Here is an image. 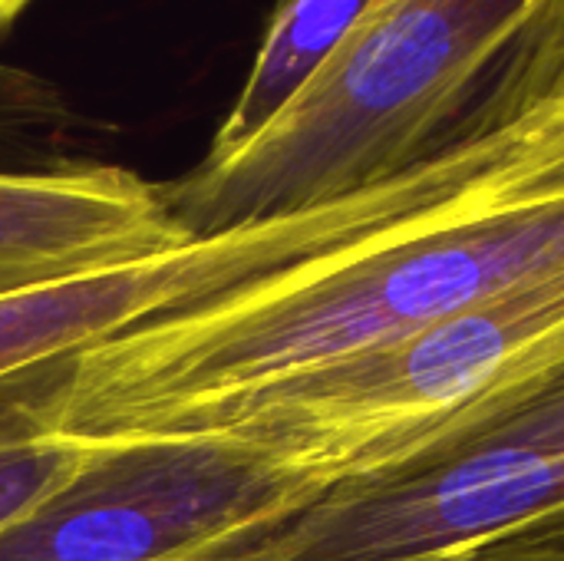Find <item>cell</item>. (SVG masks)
<instances>
[{
  "label": "cell",
  "mask_w": 564,
  "mask_h": 561,
  "mask_svg": "<svg viewBox=\"0 0 564 561\" xmlns=\"http://www.w3.org/2000/svg\"><path fill=\"white\" fill-rule=\"evenodd\" d=\"M564 268V93L393 179L321 205L274 271L59 364L46 423L76 443L139 436Z\"/></svg>",
  "instance_id": "cell-1"
},
{
  "label": "cell",
  "mask_w": 564,
  "mask_h": 561,
  "mask_svg": "<svg viewBox=\"0 0 564 561\" xmlns=\"http://www.w3.org/2000/svg\"><path fill=\"white\" fill-rule=\"evenodd\" d=\"M564 93V0H370L245 149L162 182L188 238L393 179Z\"/></svg>",
  "instance_id": "cell-2"
},
{
  "label": "cell",
  "mask_w": 564,
  "mask_h": 561,
  "mask_svg": "<svg viewBox=\"0 0 564 561\" xmlns=\"http://www.w3.org/2000/svg\"><path fill=\"white\" fill-rule=\"evenodd\" d=\"M558 370L564 268L393 344L178 413L139 436L231 433L271 450L327 496L486 427Z\"/></svg>",
  "instance_id": "cell-3"
},
{
  "label": "cell",
  "mask_w": 564,
  "mask_h": 561,
  "mask_svg": "<svg viewBox=\"0 0 564 561\" xmlns=\"http://www.w3.org/2000/svg\"><path fill=\"white\" fill-rule=\"evenodd\" d=\"M317 503L271 450L175 430L89 443L86 460L0 529V561H212Z\"/></svg>",
  "instance_id": "cell-4"
},
{
  "label": "cell",
  "mask_w": 564,
  "mask_h": 561,
  "mask_svg": "<svg viewBox=\"0 0 564 561\" xmlns=\"http://www.w3.org/2000/svg\"><path fill=\"white\" fill-rule=\"evenodd\" d=\"M564 516V370L486 427L212 561H459Z\"/></svg>",
  "instance_id": "cell-5"
},
{
  "label": "cell",
  "mask_w": 564,
  "mask_h": 561,
  "mask_svg": "<svg viewBox=\"0 0 564 561\" xmlns=\"http://www.w3.org/2000/svg\"><path fill=\"white\" fill-rule=\"evenodd\" d=\"M317 208L185 241L145 261L0 298V380L89 350L152 317L192 308L301 255Z\"/></svg>",
  "instance_id": "cell-6"
},
{
  "label": "cell",
  "mask_w": 564,
  "mask_h": 561,
  "mask_svg": "<svg viewBox=\"0 0 564 561\" xmlns=\"http://www.w3.org/2000/svg\"><path fill=\"white\" fill-rule=\"evenodd\" d=\"M188 238L142 175L83 162L50 172H0V298L116 271Z\"/></svg>",
  "instance_id": "cell-7"
},
{
  "label": "cell",
  "mask_w": 564,
  "mask_h": 561,
  "mask_svg": "<svg viewBox=\"0 0 564 561\" xmlns=\"http://www.w3.org/2000/svg\"><path fill=\"white\" fill-rule=\"evenodd\" d=\"M370 0H281L251 73L218 126L202 162H221L245 149L327 63Z\"/></svg>",
  "instance_id": "cell-8"
},
{
  "label": "cell",
  "mask_w": 564,
  "mask_h": 561,
  "mask_svg": "<svg viewBox=\"0 0 564 561\" xmlns=\"http://www.w3.org/2000/svg\"><path fill=\"white\" fill-rule=\"evenodd\" d=\"M59 364L0 380V529L56 489L89 453V443L56 436L46 423Z\"/></svg>",
  "instance_id": "cell-9"
},
{
  "label": "cell",
  "mask_w": 564,
  "mask_h": 561,
  "mask_svg": "<svg viewBox=\"0 0 564 561\" xmlns=\"http://www.w3.org/2000/svg\"><path fill=\"white\" fill-rule=\"evenodd\" d=\"M89 119L63 89L10 63H0V172H50L93 162L83 155Z\"/></svg>",
  "instance_id": "cell-10"
},
{
  "label": "cell",
  "mask_w": 564,
  "mask_h": 561,
  "mask_svg": "<svg viewBox=\"0 0 564 561\" xmlns=\"http://www.w3.org/2000/svg\"><path fill=\"white\" fill-rule=\"evenodd\" d=\"M459 561H564V516L519 536L499 539Z\"/></svg>",
  "instance_id": "cell-11"
},
{
  "label": "cell",
  "mask_w": 564,
  "mask_h": 561,
  "mask_svg": "<svg viewBox=\"0 0 564 561\" xmlns=\"http://www.w3.org/2000/svg\"><path fill=\"white\" fill-rule=\"evenodd\" d=\"M33 0H0V36L20 20V13L30 7Z\"/></svg>",
  "instance_id": "cell-12"
}]
</instances>
